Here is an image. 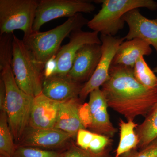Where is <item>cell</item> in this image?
<instances>
[{"label":"cell","instance_id":"6","mask_svg":"<svg viewBox=\"0 0 157 157\" xmlns=\"http://www.w3.org/2000/svg\"><path fill=\"white\" fill-rule=\"evenodd\" d=\"M39 1L0 0V35L13 33L20 30L24 37L33 32Z\"/></svg>","mask_w":157,"mask_h":157},{"label":"cell","instance_id":"15","mask_svg":"<svg viewBox=\"0 0 157 157\" xmlns=\"http://www.w3.org/2000/svg\"><path fill=\"white\" fill-rule=\"evenodd\" d=\"M84 84L74 81L67 75H54L44 78L42 93L49 99L62 102L79 98Z\"/></svg>","mask_w":157,"mask_h":157},{"label":"cell","instance_id":"24","mask_svg":"<svg viewBox=\"0 0 157 157\" xmlns=\"http://www.w3.org/2000/svg\"><path fill=\"white\" fill-rule=\"evenodd\" d=\"M63 157H109L107 151L95 153L73 144L65 151Z\"/></svg>","mask_w":157,"mask_h":157},{"label":"cell","instance_id":"3","mask_svg":"<svg viewBox=\"0 0 157 157\" xmlns=\"http://www.w3.org/2000/svg\"><path fill=\"white\" fill-rule=\"evenodd\" d=\"M89 21L81 13L70 17L60 25L46 32H33L23 41L38 63L45 66L56 55L64 39L73 31L81 30Z\"/></svg>","mask_w":157,"mask_h":157},{"label":"cell","instance_id":"13","mask_svg":"<svg viewBox=\"0 0 157 157\" xmlns=\"http://www.w3.org/2000/svg\"><path fill=\"white\" fill-rule=\"evenodd\" d=\"M71 137L68 133L55 128L38 129L29 126L17 146L48 150L62 146Z\"/></svg>","mask_w":157,"mask_h":157},{"label":"cell","instance_id":"1","mask_svg":"<svg viewBox=\"0 0 157 157\" xmlns=\"http://www.w3.org/2000/svg\"><path fill=\"white\" fill-rule=\"evenodd\" d=\"M101 89L108 107L127 121L146 116L157 102V88L144 87L135 79L133 68L122 65H111L109 78Z\"/></svg>","mask_w":157,"mask_h":157},{"label":"cell","instance_id":"21","mask_svg":"<svg viewBox=\"0 0 157 157\" xmlns=\"http://www.w3.org/2000/svg\"><path fill=\"white\" fill-rule=\"evenodd\" d=\"M134 77L140 84L148 89L157 88V76L149 67L144 58L140 56L133 68Z\"/></svg>","mask_w":157,"mask_h":157},{"label":"cell","instance_id":"17","mask_svg":"<svg viewBox=\"0 0 157 157\" xmlns=\"http://www.w3.org/2000/svg\"><path fill=\"white\" fill-rule=\"evenodd\" d=\"M152 52L151 45L141 39L126 40L119 46L112 65H122L133 69L140 56L150 55Z\"/></svg>","mask_w":157,"mask_h":157},{"label":"cell","instance_id":"29","mask_svg":"<svg viewBox=\"0 0 157 157\" xmlns=\"http://www.w3.org/2000/svg\"><path fill=\"white\" fill-rule=\"evenodd\" d=\"M6 99V90L4 82L0 79V109L5 110Z\"/></svg>","mask_w":157,"mask_h":157},{"label":"cell","instance_id":"12","mask_svg":"<svg viewBox=\"0 0 157 157\" xmlns=\"http://www.w3.org/2000/svg\"><path fill=\"white\" fill-rule=\"evenodd\" d=\"M129 26L125 40L139 39L152 45L157 52V17L148 19L140 13L138 9L129 11L123 17Z\"/></svg>","mask_w":157,"mask_h":157},{"label":"cell","instance_id":"16","mask_svg":"<svg viewBox=\"0 0 157 157\" xmlns=\"http://www.w3.org/2000/svg\"><path fill=\"white\" fill-rule=\"evenodd\" d=\"M80 101L76 98L60 102L55 128L68 133L72 137L76 136L80 129H86L79 115Z\"/></svg>","mask_w":157,"mask_h":157},{"label":"cell","instance_id":"9","mask_svg":"<svg viewBox=\"0 0 157 157\" xmlns=\"http://www.w3.org/2000/svg\"><path fill=\"white\" fill-rule=\"evenodd\" d=\"M98 32L73 31L70 34V41L60 48L56 56V67L54 75H67L79 50L87 44H102Z\"/></svg>","mask_w":157,"mask_h":157},{"label":"cell","instance_id":"18","mask_svg":"<svg viewBox=\"0 0 157 157\" xmlns=\"http://www.w3.org/2000/svg\"><path fill=\"white\" fill-rule=\"evenodd\" d=\"M137 125L134 121L126 122L120 119L119 123V142L116 151L115 157L124 155L138 147L139 139L135 131Z\"/></svg>","mask_w":157,"mask_h":157},{"label":"cell","instance_id":"27","mask_svg":"<svg viewBox=\"0 0 157 157\" xmlns=\"http://www.w3.org/2000/svg\"><path fill=\"white\" fill-rule=\"evenodd\" d=\"M94 132H90L86 129L79 130L76 135V144L77 146L84 149L89 150V147Z\"/></svg>","mask_w":157,"mask_h":157},{"label":"cell","instance_id":"19","mask_svg":"<svg viewBox=\"0 0 157 157\" xmlns=\"http://www.w3.org/2000/svg\"><path fill=\"white\" fill-rule=\"evenodd\" d=\"M139 139L138 147L144 148L157 138V102L152 107L142 123L136 130Z\"/></svg>","mask_w":157,"mask_h":157},{"label":"cell","instance_id":"8","mask_svg":"<svg viewBox=\"0 0 157 157\" xmlns=\"http://www.w3.org/2000/svg\"><path fill=\"white\" fill-rule=\"evenodd\" d=\"M100 39L102 42L101 58L94 73L89 80L84 83L82 89L79 95L81 101H84L90 93L100 88L108 80L113 59L119 46L125 40L124 37L117 38L102 35Z\"/></svg>","mask_w":157,"mask_h":157},{"label":"cell","instance_id":"30","mask_svg":"<svg viewBox=\"0 0 157 157\" xmlns=\"http://www.w3.org/2000/svg\"><path fill=\"white\" fill-rule=\"evenodd\" d=\"M153 71L155 73H157V66L154 68Z\"/></svg>","mask_w":157,"mask_h":157},{"label":"cell","instance_id":"20","mask_svg":"<svg viewBox=\"0 0 157 157\" xmlns=\"http://www.w3.org/2000/svg\"><path fill=\"white\" fill-rule=\"evenodd\" d=\"M5 110L0 113V155L13 157L17 146L14 142Z\"/></svg>","mask_w":157,"mask_h":157},{"label":"cell","instance_id":"4","mask_svg":"<svg viewBox=\"0 0 157 157\" xmlns=\"http://www.w3.org/2000/svg\"><path fill=\"white\" fill-rule=\"evenodd\" d=\"M101 9L94 17L89 21L87 26L93 31L104 36H112L124 28L123 17L129 11L139 8L151 11L157 9V2L153 0H101Z\"/></svg>","mask_w":157,"mask_h":157},{"label":"cell","instance_id":"31","mask_svg":"<svg viewBox=\"0 0 157 157\" xmlns=\"http://www.w3.org/2000/svg\"><path fill=\"white\" fill-rule=\"evenodd\" d=\"M0 157H12L10 156L5 155H0Z\"/></svg>","mask_w":157,"mask_h":157},{"label":"cell","instance_id":"10","mask_svg":"<svg viewBox=\"0 0 157 157\" xmlns=\"http://www.w3.org/2000/svg\"><path fill=\"white\" fill-rule=\"evenodd\" d=\"M101 45L91 44L83 46L76 55L67 76L79 83L87 82L94 73L101 58Z\"/></svg>","mask_w":157,"mask_h":157},{"label":"cell","instance_id":"22","mask_svg":"<svg viewBox=\"0 0 157 157\" xmlns=\"http://www.w3.org/2000/svg\"><path fill=\"white\" fill-rule=\"evenodd\" d=\"M65 152L17 146L13 157H63Z\"/></svg>","mask_w":157,"mask_h":157},{"label":"cell","instance_id":"23","mask_svg":"<svg viewBox=\"0 0 157 157\" xmlns=\"http://www.w3.org/2000/svg\"><path fill=\"white\" fill-rule=\"evenodd\" d=\"M13 34H5L0 37V68L11 65Z\"/></svg>","mask_w":157,"mask_h":157},{"label":"cell","instance_id":"2","mask_svg":"<svg viewBox=\"0 0 157 157\" xmlns=\"http://www.w3.org/2000/svg\"><path fill=\"white\" fill-rule=\"evenodd\" d=\"M1 78L6 90L5 110L15 142H19L29 126L33 98L21 90L16 83L11 65L0 68Z\"/></svg>","mask_w":157,"mask_h":157},{"label":"cell","instance_id":"7","mask_svg":"<svg viewBox=\"0 0 157 157\" xmlns=\"http://www.w3.org/2000/svg\"><path fill=\"white\" fill-rule=\"evenodd\" d=\"M95 9L91 2L85 0H41L36 11L33 32H39L43 25L52 20L90 13Z\"/></svg>","mask_w":157,"mask_h":157},{"label":"cell","instance_id":"11","mask_svg":"<svg viewBox=\"0 0 157 157\" xmlns=\"http://www.w3.org/2000/svg\"><path fill=\"white\" fill-rule=\"evenodd\" d=\"M91 119L90 128L93 132L111 138L117 132L108 113L107 100L101 89L93 91L89 94L88 103Z\"/></svg>","mask_w":157,"mask_h":157},{"label":"cell","instance_id":"5","mask_svg":"<svg viewBox=\"0 0 157 157\" xmlns=\"http://www.w3.org/2000/svg\"><path fill=\"white\" fill-rule=\"evenodd\" d=\"M11 68L18 87L35 98L42 93L44 65L38 63L23 40L13 34Z\"/></svg>","mask_w":157,"mask_h":157},{"label":"cell","instance_id":"25","mask_svg":"<svg viewBox=\"0 0 157 157\" xmlns=\"http://www.w3.org/2000/svg\"><path fill=\"white\" fill-rule=\"evenodd\" d=\"M110 143L109 137L94 133L90 143L89 150L95 153H100L106 150Z\"/></svg>","mask_w":157,"mask_h":157},{"label":"cell","instance_id":"26","mask_svg":"<svg viewBox=\"0 0 157 157\" xmlns=\"http://www.w3.org/2000/svg\"><path fill=\"white\" fill-rule=\"evenodd\" d=\"M124 157H157V138L139 151L132 150Z\"/></svg>","mask_w":157,"mask_h":157},{"label":"cell","instance_id":"14","mask_svg":"<svg viewBox=\"0 0 157 157\" xmlns=\"http://www.w3.org/2000/svg\"><path fill=\"white\" fill-rule=\"evenodd\" d=\"M60 102L49 99L42 93L34 98L31 107L29 126L34 128H54Z\"/></svg>","mask_w":157,"mask_h":157},{"label":"cell","instance_id":"28","mask_svg":"<svg viewBox=\"0 0 157 157\" xmlns=\"http://www.w3.org/2000/svg\"><path fill=\"white\" fill-rule=\"evenodd\" d=\"M56 56H53L46 62L44 70V78H46L53 76L56 70Z\"/></svg>","mask_w":157,"mask_h":157}]
</instances>
